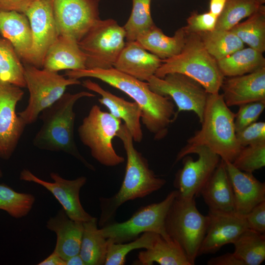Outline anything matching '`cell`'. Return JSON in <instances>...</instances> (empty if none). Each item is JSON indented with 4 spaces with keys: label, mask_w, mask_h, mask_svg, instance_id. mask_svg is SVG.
<instances>
[{
    "label": "cell",
    "mask_w": 265,
    "mask_h": 265,
    "mask_svg": "<svg viewBox=\"0 0 265 265\" xmlns=\"http://www.w3.org/2000/svg\"><path fill=\"white\" fill-rule=\"evenodd\" d=\"M67 78L89 77L99 79L131 97L142 111L141 121L156 140L164 138L170 125L177 118L172 100L151 90L148 83L122 73L112 67L108 69L67 70Z\"/></svg>",
    "instance_id": "obj_1"
},
{
    "label": "cell",
    "mask_w": 265,
    "mask_h": 265,
    "mask_svg": "<svg viewBox=\"0 0 265 265\" xmlns=\"http://www.w3.org/2000/svg\"><path fill=\"white\" fill-rule=\"evenodd\" d=\"M116 137L122 141L127 155L125 174L118 191L110 197H100V227L110 223L117 210L124 203L144 197L160 189L165 180L159 178L151 170L147 159L133 145V140L127 128L121 124Z\"/></svg>",
    "instance_id": "obj_2"
},
{
    "label": "cell",
    "mask_w": 265,
    "mask_h": 265,
    "mask_svg": "<svg viewBox=\"0 0 265 265\" xmlns=\"http://www.w3.org/2000/svg\"><path fill=\"white\" fill-rule=\"evenodd\" d=\"M95 95L87 91L74 94L65 93L62 96L40 114L42 125L33 139L36 147L53 152H62L81 162L88 169L94 167L80 155L74 139L76 114L74 106L80 99Z\"/></svg>",
    "instance_id": "obj_3"
},
{
    "label": "cell",
    "mask_w": 265,
    "mask_h": 265,
    "mask_svg": "<svg viewBox=\"0 0 265 265\" xmlns=\"http://www.w3.org/2000/svg\"><path fill=\"white\" fill-rule=\"evenodd\" d=\"M235 113L225 104L219 93L209 94L202 125L178 153L199 146H205L225 162H232L241 147L234 125Z\"/></svg>",
    "instance_id": "obj_4"
},
{
    "label": "cell",
    "mask_w": 265,
    "mask_h": 265,
    "mask_svg": "<svg viewBox=\"0 0 265 265\" xmlns=\"http://www.w3.org/2000/svg\"><path fill=\"white\" fill-rule=\"evenodd\" d=\"M185 75L199 82L209 94L219 93L224 77L217 61L207 52L198 33L187 34L178 55L162 60L155 76L162 78L170 73Z\"/></svg>",
    "instance_id": "obj_5"
},
{
    "label": "cell",
    "mask_w": 265,
    "mask_h": 265,
    "mask_svg": "<svg viewBox=\"0 0 265 265\" xmlns=\"http://www.w3.org/2000/svg\"><path fill=\"white\" fill-rule=\"evenodd\" d=\"M208 220V215H203L198 210L195 198H183L178 194L167 213L166 232L180 245L192 265L199 256Z\"/></svg>",
    "instance_id": "obj_6"
},
{
    "label": "cell",
    "mask_w": 265,
    "mask_h": 265,
    "mask_svg": "<svg viewBox=\"0 0 265 265\" xmlns=\"http://www.w3.org/2000/svg\"><path fill=\"white\" fill-rule=\"evenodd\" d=\"M24 77L29 91L26 107L18 114L25 125L35 123L42 111L58 101L68 86L81 83L78 79L65 78L57 72L24 63Z\"/></svg>",
    "instance_id": "obj_7"
},
{
    "label": "cell",
    "mask_w": 265,
    "mask_h": 265,
    "mask_svg": "<svg viewBox=\"0 0 265 265\" xmlns=\"http://www.w3.org/2000/svg\"><path fill=\"white\" fill-rule=\"evenodd\" d=\"M122 124L121 120L95 105L78 128L79 138L88 147L92 157L101 164L115 166L124 161L113 146L112 141Z\"/></svg>",
    "instance_id": "obj_8"
},
{
    "label": "cell",
    "mask_w": 265,
    "mask_h": 265,
    "mask_svg": "<svg viewBox=\"0 0 265 265\" xmlns=\"http://www.w3.org/2000/svg\"><path fill=\"white\" fill-rule=\"evenodd\" d=\"M123 26L112 19L99 20L78 42L85 55L86 69H108L113 65L125 44Z\"/></svg>",
    "instance_id": "obj_9"
},
{
    "label": "cell",
    "mask_w": 265,
    "mask_h": 265,
    "mask_svg": "<svg viewBox=\"0 0 265 265\" xmlns=\"http://www.w3.org/2000/svg\"><path fill=\"white\" fill-rule=\"evenodd\" d=\"M177 194V190H173L162 201L140 208L127 220L120 223L111 222L104 225L100 228L103 235L113 243L127 242L145 232H153L169 238L165 230V219Z\"/></svg>",
    "instance_id": "obj_10"
},
{
    "label": "cell",
    "mask_w": 265,
    "mask_h": 265,
    "mask_svg": "<svg viewBox=\"0 0 265 265\" xmlns=\"http://www.w3.org/2000/svg\"><path fill=\"white\" fill-rule=\"evenodd\" d=\"M183 159V167L177 173L174 186L178 196L195 198L218 165L221 159L209 148L196 146L178 153L175 163Z\"/></svg>",
    "instance_id": "obj_11"
},
{
    "label": "cell",
    "mask_w": 265,
    "mask_h": 265,
    "mask_svg": "<svg viewBox=\"0 0 265 265\" xmlns=\"http://www.w3.org/2000/svg\"><path fill=\"white\" fill-rule=\"evenodd\" d=\"M152 91L169 97L177 106V114L191 111L202 121L209 93L199 82L182 74L170 73L162 78L152 76L147 81Z\"/></svg>",
    "instance_id": "obj_12"
},
{
    "label": "cell",
    "mask_w": 265,
    "mask_h": 265,
    "mask_svg": "<svg viewBox=\"0 0 265 265\" xmlns=\"http://www.w3.org/2000/svg\"><path fill=\"white\" fill-rule=\"evenodd\" d=\"M101 0H53L54 18L59 35L78 42L99 20Z\"/></svg>",
    "instance_id": "obj_13"
},
{
    "label": "cell",
    "mask_w": 265,
    "mask_h": 265,
    "mask_svg": "<svg viewBox=\"0 0 265 265\" xmlns=\"http://www.w3.org/2000/svg\"><path fill=\"white\" fill-rule=\"evenodd\" d=\"M24 13L29 20L32 38L27 64L42 69L47 52L59 35L53 15V0H36Z\"/></svg>",
    "instance_id": "obj_14"
},
{
    "label": "cell",
    "mask_w": 265,
    "mask_h": 265,
    "mask_svg": "<svg viewBox=\"0 0 265 265\" xmlns=\"http://www.w3.org/2000/svg\"><path fill=\"white\" fill-rule=\"evenodd\" d=\"M24 94L21 87L0 82V158L3 159L12 156L26 126L16 111Z\"/></svg>",
    "instance_id": "obj_15"
},
{
    "label": "cell",
    "mask_w": 265,
    "mask_h": 265,
    "mask_svg": "<svg viewBox=\"0 0 265 265\" xmlns=\"http://www.w3.org/2000/svg\"><path fill=\"white\" fill-rule=\"evenodd\" d=\"M50 177L53 182L39 178L27 169H23L20 174V180L38 184L49 190L71 219L84 222L93 217L84 210L80 199V190L87 181L86 177L68 180L54 172L50 173Z\"/></svg>",
    "instance_id": "obj_16"
},
{
    "label": "cell",
    "mask_w": 265,
    "mask_h": 265,
    "mask_svg": "<svg viewBox=\"0 0 265 265\" xmlns=\"http://www.w3.org/2000/svg\"><path fill=\"white\" fill-rule=\"evenodd\" d=\"M206 234L199 256L214 253L223 246L232 243L248 229L244 215L236 212L209 210Z\"/></svg>",
    "instance_id": "obj_17"
},
{
    "label": "cell",
    "mask_w": 265,
    "mask_h": 265,
    "mask_svg": "<svg viewBox=\"0 0 265 265\" xmlns=\"http://www.w3.org/2000/svg\"><path fill=\"white\" fill-rule=\"evenodd\" d=\"M220 89L228 107L265 101V67L248 74L224 79Z\"/></svg>",
    "instance_id": "obj_18"
},
{
    "label": "cell",
    "mask_w": 265,
    "mask_h": 265,
    "mask_svg": "<svg viewBox=\"0 0 265 265\" xmlns=\"http://www.w3.org/2000/svg\"><path fill=\"white\" fill-rule=\"evenodd\" d=\"M82 85L99 94L101 98L99 99V102L108 108L112 116L124 121L133 141L139 143L142 141L143 132L140 123L142 111L136 103L128 102L117 96L90 80H84Z\"/></svg>",
    "instance_id": "obj_19"
},
{
    "label": "cell",
    "mask_w": 265,
    "mask_h": 265,
    "mask_svg": "<svg viewBox=\"0 0 265 265\" xmlns=\"http://www.w3.org/2000/svg\"><path fill=\"white\" fill-rule=\"evenodd\" d=\"M225 162L233 189L235 212L245 216L265 201V184L252 173L238 170L231 162Z\"/></svg>",
    "instance_id": "obj_20"
},
{
    "label": "cell",
    "mask_w": 265,
    "mask_h": 265,
    "mask_svg": "<svg viewBox=\"0 0 265 265\" xmlns=\"http://www.w3.org/2000/svg\"><path fill=\"white\" fill-rule=\"evenodd\" d=\"M162 60L144 49L136 41L126 44L113 68L143 81H147L162 63Z\"/></svg>",
    "instance_id": "obj_21"
},
{
    "label": "cell",
    "mask_w": 265,
    "mask_h": 265,
    "mask_svg": "<svg viewBox=\"0 0 265 265\" xmlns=\"http://www.w3.org/2000/svg\"><path fill=\"white\" fill-rule=\"evenodd\" d=\"M0 33L11 44L23 62L28 63L32 38L27 16L15 11L0 10Z\"/></svg>",
    "instance_id": "obj_22"
},
{
    "label": "cell",
    "mask_w": 265,
    "mask_h": 265,
    "mask_svg": "<svg viewBox=\"0 0 265 265\" xmlns=\"http://www.w3.org/2000/svg\"><path fill=\"white\" fill-rule=\"evenodd\" d=\"M48 229L54 232L56 242L53 250L66 260L79 254L83 231V222L70 218L63 209L47 223Z\"/></svg>",
    "instance_id": "obj_23"
},
{
    "label": "cell",
    "mask_w": 265,
    "mask_h": 265,
    "mask_svg": "<svg viewBox=\"0 0 265 265\" xmlns=\"http://www.w3.org/2000/svg\"><path fill=\"white\" fill-rule=\"evenodd\" d=\"M85 60V55L76 39L59 35L47 52L42 68L54 72L83 70L86 69Z\"/></svg>",
    "instance_id": "obj_24"
},
{
    "label": "cell",
    "mask_w": 265,
    "mask_h": 265,
    "mask_svg": "<svg viewBox=\"0 0 265 265\" xmlns=\"http://www.w3.org/2000/svg\"><path fill=\"white\" fill-rule=\"evenodd\" d=\"M200 195L209 210L235 211L232 185L225 162L221 159L212 176L203 187Z\"/></svg>",
    "instance_id": "obj_25"
},
{
    "label": "cell",
    "mask_w": 265,
    "mask_h": 265,
    "mask_svg": "<svg viewBox=\"0 0 265 265\" xmlns=\"http://www.w3.org/2000/svg\"><path fill=\"white\" fill-rule=\"evenodd\" d=\"M187 33L183 27L177 29L173 36L166 35L155 24L139 35L136 41L146 50L161 60L171 58L182 51Z\"/></svg>",
    "instance_id": "obj_26"
},
{
    "label": "cell",
    "mask_w": 265,
    "mask_h": 265,
    "mask_svg": "<svg viewBox=\"0 0 265 265\" xmlns=\"http://www.w3.org/2000/svg\"><path fill=\"white\" fill-rule=\"evenodd\" d=\"M192 265L180 245L170 238L159 235L152 246L141 251L135 265Z\"/></svg>",
    "instance_id": "obj_27"
},
{
    "label": "cell",
    "mask_w": 265,
    "mask_h": 265,
    "mask_svg": "<svg viewBox=\"0 0 265 265\" xmlns=\"http://www.w3.org/2000/svg\"><path fill=\"white\" fill-rule=\"evenodd\" d=\"M83 231L80 255L85 265H105L107 249V239L98 227V220L93 217L83 222Z\"/></svg>",
    "instance_id": "obj_28"
},
{
    "label": "cell",
    "mask_w": 265,
    "mask_h": 265,
    "mask_svg": "<svg viewBox=\"0 0 265 265\" xmlns=\"http://www.w3.org/2000/svg\"><path fill=\"white\" fill-rule=\"evenodd\" d=\"M224 77L245 75L265 67L263 53L250 47L242 48L231 55L217 60Z\"/></svg>",
    "instance_id": "obj_29"
},
{
    "label": "cell",
    "mask_w": 265,
    "mask_h": 265,
    "mask_svg": "<svg viewBox=\"0 0 265 265\" xmlns=\"http://www.w3.org/2000/svg\"><path fill=\"white\" fill-rule=\"evenodd\" d=\"M233 244V254L244 265H260L265 260V234L248 228Z\"/></svg>",
    "instance_id": "obj_30"
},
{
    "label": "cell",
    "mask_w": 265,
    "mask_h": 265,
    "mask_svg": "<svg viewBox=\"0 0 265 265\" xmlns=\"http://www.w3.org/2000/svg\"><path fill=\"white\" fill-rule=\"evenodd\" d=\"M231 30L244 43L262 53L265 51V6L262 5L245 21L239 23Z\"/></svg>",
    "instance_id": "obj_31"
},
{
    "label": "cell",
    "mask_w": 265,
    "mask_h": 265,
    "mask_svg": "<svg viewBox=\"0 0 265 265\" xmlns=\"http://www.w3.org/2000/svg\"><path fill=\"white\" fill-rule=\"evenodd\" d=\"M198 34L206 50L216 61L244 48V43L230 30L214 29Z\"/></svg>",
    "instance_id": "obj_32"
},
{
    "label": "cell",
    "mask_w": 265,
    "mask_h": 265,
    "mask_svg": "<svg viewBox=\"0 0 265 265\" xmlns=\"http://www.w3.org/2000/svg\"><path fill=\"white\" fill-rule=\"evenodd\" d=\"M0 82L26 87L24 65L11 44L0 36Z\"/></svg>",
    "instance_id": "obj_33"
},
{
    "label": "cell",
    "mask_w": 265,
    "mask_h": 265,
    "mask_svg": "<svg viewBox=\"0 0 265 265\" xmlns=\"http://www.w3.org/2000/svg\"><path fill=\"white\" fill-rule=\"evenodd\" d=\"M265 2V0H226L215 29L230 30L241 20L257 12Z\"/></svg>",
    "instance_id": "obj_34"
},
{
    "label": "cell",
    "mask_w": 265,
    "mask_h": 265,
    "mask_svg": "<svg viewBox=\"0 0 265 265\" xmlns=\"http://www.w3.org/2000/svg\"><path fill=\"white\" fill-rule=\"evenodd\" d=\"M35 201V197L31 194L17 192L5 184H0V210L14 218L26 216Z\"/></svg>",
    "instance_id": "obj_35"
},
{
    "label": "cell",
    "mask_w": 265,
    "mask_h": 265,
    "mask_svg": "<svg viewBox=\"0 0 265 265\" xmlns=\"http://www.w3.org/2000/svg\"><path fill=\"white\" fill-rule=\"evenodd\" d=\"M132 0V12L123 26L126 33V42L136 41L139 35L155 24L151 15V0Z\"/></svg>",
    "instance_id": "obj_36"
},
{
    "label": "cell",
    "mask_w": 265,
    "mask_h": 265,
    "mask_svg": "<svg viewBox=\"0 0 265 265\" xmlns=\"http://www.w3.org/2000/svg\"><path fill=\"white\" fill-rule=\"evenodd\" d=\"M158 235L153 232H145L128 243H113L107 239V249L105 265L125 264L126 256L130 252L134 249L150 247Z\"/></svg>",
    "instance_id": "obj_37"
},
{
    "label": "cell",
    "mask_w": 265,
    "mask_h": 265,
    "mask_svg": "<svg viewBox=\"0 0 265 265\" xmlns=\"http://www.w3.org/2000/svg\"><path fill=\"white\" fill-rule=\"evenodd\" d=\"M238 170L253 173L265 166V141L242 147L232 162Z\"/></svg>",
    "instance_id": "obj_38"
},
{
    "label": "cell",
    "mask_w": 265,
    "mask_h": 265,
    "mask_svg": "<svg viewBox=\"0 0 265 265\" xmlns=\"http://www.w3.org/2000/svg\"><path fill=\"white\" fill-rule=\"evenodd\" d=\"M235 113L234 125L236 132L257 121L265 108V101L241 105Z\"/></svg>",
    "instance_id": "obj_39"
},
{
    "label": "cell",
    "mask_w": 265,
    "mask_h": 265,
    "mask_svg": "<svg viewBox=\"0 0 265 265\" xmlns=\"http://www.w3.org/2000/svg\"><path fill=\"white\" fill-rule=\"evenodd\" d=\"M217 17L210 12L198 13L193 12L186 19V25L183 26L186 32L200 33L214 30Z\"/></svg>",
    "instance_id": "obj_40"
},
{
    "label": "cell",
    "mask_w": 265,
    "mask_h": 265,
    "mask_svg": "<svg viewBox=\"0 0 265 265\" xmlns=\"http://www.w3.org/2000/svg\"><path fill=\"white\" fill-rule=\"evenodd\" d=\"M236 134L238 142L241 147L265 141V122L256 121L236 132Z\"/></svg>",
    "instance_id": "obj_41"
},
{
    "label": "cell",
    "mask_w": 265,
    "mask_h": 265,
    "mask_svg": "<svg viewBox=\"0 0 265 265\" xmlns=\"http://www.w3.org/2000/svg\"><path fill=\"white\" fill-rule=\"evenodd\" d=\"M245 217L248 229L265 234V201L255 206Z\"/></svg>",
    "instance_id": "obj_42"
},
{
    "label": "cell",
    "mask_w": 265,
    "mask_h": 265,
    "mask_svg": "<svg viewBox=\"0 0 265 265\" xmlns=\"http://www.w3.org/2000/svg\"><path fill=\"white\" fill-rule=\"evenodd\" d=\"M36 0H0V10L24 13Z\"/></svg>",
    "instance_id": "obj_43"
},
{
    "label": "cell",
    "mask_w": 265,
    "mask_h": 265,
    "mask_svg": "<svg viewBox=\"0 0 265 265\" xmlns=\"http://www.w3.org/2000/svg\"><path fill=\"white\" fill-rule=\"evenodd\" d=\"M208 265H244L233 253H227L217 257L211 258L207 262Z\"/></svg>",
    "instance_id": "obj_44"
},
{
    "label": "cell",
    "mask_w": 265,
    "mask_h": 265,
    "mask_svg": "<svg viewBox=\"0 0 265 265\" xmlns=\"http://www.w3.org/2000/svg\"><path fill=\"white\" fill-rule=\"evenodd\" d=\"M38 265H65V261L53 251L47 258L38 264Z\"/></svg>",
    "instance_id": "obj_45"
},
{
    "label": "cell",
    "mask_w": 265,
    "mask_h": 265,
    "mask_svg": "<svg viewBox=\"0 0 265 265\" xmlns=\"http://www.w3.org/2000/svg\"><path fill=\"white\" fill-rule=\"evenodd\" d=\"M226 1V0H210L209 12L218 17L222 12Z\"/></svg>",
    "instance_id": "obj_46"
},
{
    "label": "cell",
    "mask_w": 265,
    "mask_h": 265,
    "mask_svg": "<svg viewBox=\"0 0 265 265\" xmlns=\"http://www.w3.org/2000/svg\"><path fill=\"white\" fill-rule=\"evenodd\" d=\"M65 261V265H85L80 254L72 256Z\"/></svg>",
    "instance_id": "obj_47"
},
{
    "label": "cell",
    "mask_w": 265,
    "mask_h": 265,
    "mask_svg": "<svg viewBox=\"0 0 265 265\" xmlns=\"http://www.w3.org/2000/svg\"><path fill=\"white\" fill-rule=\"evenodd\" d=\"M2 175H3L2 172L0 168V178L2 177Z\"/></svg>",
    "instance_id": "obj_48"
}]
</instances>
